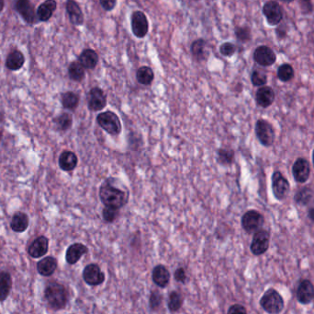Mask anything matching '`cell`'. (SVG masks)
<instances>
[{
	"label": "cell",
	"mask_w": 314,
	"mask_h": 314,
	"mask_svg": "<svg viewBox=\"0 0 314 314\" xmlns=\"http://www.w3.org/2000/svg\"><path fill=\"white\" fill-rule=\"evenodd\" d=\"M100 201L105 207L120 208L124 207L128 202V197L124 191L114 186L110 181H105L100 188Z\"/></svg>",
	"instance_id": "obj_1"
},
{
	"label": "cell",
	"mask_w": 314,
	"mask_h": 314,
	"mask_svg": "<svg viewBox=\"0 0 314 314\" xmlns=\"http://www.w3.org/2000/svg\"><path fill=\"white\" fill-rule=\"evenodd\" d=\"M44 299L51 309L59 310L67 305L68 294L62 284L51 282L44 290Z\"/></svg>",
	"instance_id": "obj_2"
},
{
	"label": "cell",
	"mask_w": 314,
	"mask_h": 314,
	"mask_svg": "<svg viewBox=\"0 0 314 314\" xmlns=\"http://www.w3.org/2000/svg\"><path fill=\"white\" fill-rule=\"evenodd\" d=\"M259 304L262 309L269 314L280 313L285 307L284 298L275 288H268L263 294Z\"/></svg>",
	"instance_id": "obj_3"
},
{
	"label": "cell",
	"mask_w": 314,
	"mask_h": 314,
	"mask_svg": "<svg viewBox=\"0 0 314 314\" xmlns=\"http://www.w3.org/2000/svg\"><path fill=\"white\" fill-rule=\"evenodd\" d=\"M97 122L100 128L111 136H118L121 132V122L115 112L108 111L97 116Z\"/></svg>",
	"instance_id": "obj_4"
},
{
	"label": "cell",
	"mask_w": 314,
	"mask_h": 314,
	"mask_svg": "<svg viewBox=\"0 0 314 314\" xmlns=\"http://www.w3.org/2000/svg\"><path fill=\"white\" fill-rule=\"evenodd\" d=\"M255 131H256V136L258 141L264 147L269 148L274 144L275 139H276V134H275V130L272 124L268 121L264 119L257 120Z\"/></svg>",
	"instance_id": "obj_5"
},
{
	"label": "cell",
	"mask_w": 314,
	"mask_h": 314,
	"mask_svg": "<svg viewBox=\"0 0 314 314\" xmlns=\"http://www.w3.org/2000/svg\"><path fill=\"white\" fill-rule=\"evenodd\" d=\"M242 227L248 234H253L258 229H262L265 223V218L257 210H248L243 215L241 219Z\"/></svg>",
	"instance_id": "obj_6"
},
{
	"label": "cell",
	"mask_w": 314,
	"mask_h": 314,
	"mask_svg": "<svg viewBox=\"0 0 314 314\" xmlns=\"http://www.w3.org/2000/svg\"><path fill=\"white\" fill-rule=\"evenodd\" d=\"M272 192L275 198L278 201H283L289 194L290 184L287 178L283 176L279 170H276L273 172L272 177Z\"/></svg>",
	"instance_id": "obj_7"
},
{
	"label": "cell",
	"mask_w": 314,
	"mask_h": 314,
	"mask_svg": "<svg viewBox=\"0 0 314 314\" xmlns=\"http://www.w3.org/2000/svg\"><path fill=\"white\" fill-rule=\"evenodd\" d=\"M270 233L267 229H258L254 233L250 249L254 256H260L267 253L269 248Z\"/></svg>",
	"instance_id": "obj_8"
},
{
	"label": "cell",
	"mask_w": 314,
	"mask_h": 314,
	"mask_svg": "<svg viewBox=\"0 0 314 314\" xmlns=\"http://www.w3.org/2000/svg\"><path fill=\"white\" fill-rule=\"evenodd\" d=\"M263 14L271 26H277L283 20V11L277 1H267L263 7Z\"/></svg>",
	"instance_id": "obj_9"
},
{
	"label": "cell",
	"mask_w": 314,
	"mask_h": 314,
	"mask_svg": "<svg viewBox=\"0 0 314 314\" xmlns=\"http://www.w3.org/2000/svg\"><path fill=\"white\" fill-rule=\"evenodd\" d=\"M131 30L137 38L145 37L149 31V22L142 11H134L131 15Z\"/></svg>",
	"instance_id": "obj_10"
},
{
	"label": "cell",
	"mask_w": 314,
	"mask_h": 314,
	"mask_svg": "<svg viewBox=\"0 0 314 314\" xmlns=\"http://www.w3.org/2000/svg\"><path fill=\"white\" fill-rule=\"evenodd\" d=\"M107 105V97L104 91L100 88L95 87L92 88L89 92L88 96V106L92 112H99L103 110Z\"/></svg>",
	"instance_id": "obj_11"
},
{
	"label": "cell",
	"mask_w": 314,
	"mask_h": 314,
	"mask_svg": "<svg viewBox=\"0 0 314 314\" xmlns=\"http://www.w3.org/2000/svg\"><path fill=\"white\" fill-rule=\"evenodd\" d=\"M292 174L295 181L298 183H305L310 175V165L305 158H298L292 166Z\"/></svg>",
	"instance_id": "obj_12"
},
{
	"label": "cell",
	"mask_w": 314,
	"mask_h": 314,
	"mask_svg": "<svg viewBox=\"0 0 314 314\" xmlns=\"http://www.w3.org/2000/svg\"><path fill=\"white\" fill-rule=\"evenodd\" d=\"M83 279L89 286H99L104 282L105 274L98 265L90 264L84 268Z\"/></svg>",
	"instance_id": "obj_13"
},
{
	"label": "cell",
	"mask_w": 314,
	"mask_h": 314,
	"mask_svg": "<svg viewBox=\"0 0 314 314\" xmlns=\"http://www.w3.org/2000/svg\"><path fill=\"white\" fill-rule=\"evenodd\" d=\"M254 59L257 64L262 67H270L276 63L277 55L270 47L261 45L256 49L254 53Z\"/></svg>",
	"instance_id": "obj_14"
},
{
	"label": "cell",
	"mask_w": 314,
	"mask_h": 314,
	"mask_svg": "<svg viewBox=\"0 0 314 314\" xmlns=\"http://www.w3.org/2000/svg\"><path fill=\"white\" fill-rule=\"evenodd\" d=\"M297 299L303 305L310 303L314 299V286L309 279H303L297 288Z\"/></svg>",
	"instance_id": "obj_15"
},
{
	"label": "cell",
	"mask_w": 314,
	"mask_h": 314,
	"mask_svg": "<svg viewBox=\"0 0 314 314\" xmlns=\"http://www.w3.org/2000/svg\"><path fill=\"white\" fill-rule=\"evenodd\" d=\"M275 91L271 87L262 86L256 93V101L257 105L262 108H267L271 106L275 101Z\"/></svg>",
	"instance_id": "obj_16"
},
{
	"label": "cell",
	"mask_w": 314,
	"mask_h": 314,
	"mask_svg": "<svg viewBox=\"0 0 314 314\" xmlns=\"http://www.w3.org/2000/svg\"><path fill=\"white\" fill-rule=\"evenodd\" d=\"M49 249V240L45 236H40L32 241L28 248V254L32 258H40L47 254Z\"/></svg>",
	"instance_id": "obj_17"
},
{
	"label": "cell",
	"mask_w": 314,
	"mask_h": 314,
	"mask_svg": "<svg viewBox=\"0 0 314 314\" xmlns=\"http://www.w3.org/2000/svg\"><path fill=\"white\" fill-rule=\"evenodd\" d=\"M16 10L22 19L27 22L32 24L35 21V11L31 0H17Z\"/></svg>",
	"instance_id": "obj_18"
},
{
	"label": "cell",
	"mask_w": 314,
	"mask_h": 314,
	"mask_svg": "<svg viewBox=\"0 0 314 314\" xmlns=\"http://www.w3.org/2000/svg\"><path fill=\"white\" fill-rule=\"evenodd\" d=\"M69 20L73 25L80 26L84 22V14L75 0H67L65 4Z\"/></svg>",
	"instance_id": "obj_19"
},
{
	"label": "cell",
	"mask_w": 314,
	"mask_h": 314,
	"mask_svg": "<svg viewBox=\"0 0 314 314\" xmlns=\"http://www.w3.org/2000/svg\"><path fill=\"white\" fill-rule=\"evenodd\" d=\"M88 247L82 243H73L70 245L65 254V260L67 264L73 266L81 259V257L88 253Z\"/></svg>",
	"instance_id": "obj_20"
},
{
	"label": "cell",
	"mask_w": 314,
	"mask_h": 314,
	"mask_svg": "<svg viewBox=\"0 0 314 314\" xmlns=\"http://www.w3.org/2000/svg\"><path fill=\"white\" fill-rule=\"evenodd\" d=\"M170 277L168 268L163 265H158L152 269V281L159 288H166L169 284Z\"/></svg>",
	"instance_id": "obj_21"
},
{
	"label": "cell",
	"mask_w": 314,
	"mask_h": 314,
	"mask_svg": "<svg viewBox=\"0 0 314 314\" xmlns=\"http://www.w3.org/2000/svg\"><path fill=\"white\" fill-rule=\"evenodd\" d=\"M56 268H57V260L52 256H47L41 261L38 262L37 264V270L39 272V274L43 277L52 276L56 270Z\"/></svg>",
	"instance_id": "obj_22"
},
{
	"label": "cell",
	"mask_w": 314,
	"mask_h": 314,
	"mask_svg": "<svg viewBox=\"0 0 314 314\" xmlns=\"http://www.w3.org/2000/svg\"><path fill=\"white\" fill-rule=\"evenodd\" d=\"M57 3L55 0H45L39 6L37 10V17L41 22H47L52 18L53 12L56 10Z\"/></svg>",
	"instance_id": "obj_23"
},
{
	"label": "cell",
	"mask_w": 314,
	"mask_h": 314,
	"mask_svg": "<svg viewBox=\"0 0 314 314\" xmlns=\"http://www.w3.org/2000/svg\"><path fill=\"white\" fill-rule=\"evenodd\" d=\"M77 157L72 151L65 150L62 152L59 157V166L64 171H71L74 170L77 165Z\"/></svg>",
	"instance_id": "obj_24"
},
{
	"label": "cell",
	"mask_w": 314,
	"mask_h": 314,
	"mask_svg": "<svg viewBox=\"0 0 314 314\" xmlns=\"http://www.w3.org/2000/svg\"><path fill=\"white\" fill-rule=\"evenodd\" d=\"M79 62L86 70H94L99 63V55L92 49H86L79 55Z\"/></svg>",
	"instance_id": "obj_25"
},
{
	"label": "cell",
	"mask_w": 314,
	"mask_h": 314,
	"mask_svg": "<svg viewBox=\"0 0 314 314\" xmlns=\"http://www.w3.org/2000/svg\"><path fill=\"white\" fill-rule=\"evenodd\" d=\"M24 63H25L24 54L21 53V51L15 50V51L11 52L9 54V56L7 57L6 67L10 70L16 71V70H21Z\"/></svg>",
	"instance_id": "obj_26"
},
{
	"label": "cell",
	"mask_w": 314,
	"mask_h": 314,
	"mask_svg": "<svg viewBox=\"0 0 314 314\" xmlns=\"http://www.w3.org/2000/svg\"><path fill=\"white\" fill-rule=\"evenodd\" d=\"M12 288V278L9 272H0V301H4L9 297Z\"/></svg>",
	"instance_id": "obj_27"
},
{
	"label": "cell",
	"mask_w": 314,
	"mask_h": 314,
	"mask_svg": "<svg viewBox=\"0 0 314 314\" xmlns=\"http://www.w3.org/2000/svg\"><path fill=\"white\" fill-rule=\"evenodd\" d=\"M11 229L15 232H24L29 227V218L25 213H17L13 216L11 223Z\"/></svg>",
	"instance_id": "obj_28"
},
{
	"label": "cell",
	"mask_w": 314,
	"mask_h": 314,
	"mask_svg": "<svg viewBox=\"0 0 314 314\" xmlns=\"http://www.w3.org/2000/svg\"><path fill=\"white\" fill-rule=\"evenodd\" d=\"M313 197V190L310 189L309 187H303L296 193V195L294 197V201L298 206L306 207L309 205V203L311 202Z\"/></svg>",
	"instance_id": "obj_29"
},
{
	"label": "cell",
	"mask_w": 314,
	"mask_h": 314,
	"mask_svg": "<svg viewBox=\"0 0 314 314\" xmlns=\"http://www.w3.org/2000/svg\"><path fill=\"white\" fill-rule=\"evenodd\" d=\"M137 81L142 84V85H150L154 79V74L151 68L149 67H141L137 70L136 73Z\"/></svg>",
	"instance_id": "obj_30"
},
{
	"label": "cell",
	"mask_w": 314,
	"mask_h": 314,
	"mask_svg": "<svg viewBox=\"0 0 314 314\" xmlns=\"http://www.w3.org/2000/svg\"><path fill=\"white\" fill-rule=\"evenodd\" d=\"M184 298L181 293L172 291L168 296V307L170 311L176 312L181 309L183 305Z\"/></svg>",
	"instance_id": "obj_31"
},
{
	"label": "cell",
	"mask_w": 314,
	"mask_h": 314,
	"mask_svg": "<svg viewBox=\"0 0 314 314\" xmlns=\"http://www.w3.org/2000/svg\"><path fill=\"white\" fill-rule=\"evenodd\" d=\"M217 161L222 166H229L234 161L233 150L228 149H220L217 151Z\"/></svg>",
	"instance_id": "obj_32"
},
{
	"label": "cell",
	"mask_w": 314,
	"mask_h": 314,
	"mask_svg": "<svg viewBox=\"0 0 314 314\" xmlns=\"http://www.w3.org/2000/svg\"><path fill=\"white\" fill-rule=\"evenodd\" d=\"M84 67L80 62H72L69 65L68 74L71 80L73 81H81L85 78Z\"/></svg>",
	"instance_id": "obj_33"
},
{
	"label": "cell",
	"mask_w": 314,
	"mask_h": 314,
	"mask_svg": "<svg viewBox=\"0 0 314 314\" xmlns=\"http://www.w3.org/2000/svg\"><path fill=\"white\" fill-rule=\"evenodd\" d=\"M79 96L73 91L64 92L62 95V104L63 108L68 110H74L78 106Z\"/></svg>",
	"instance_id": "obj_34"
},
{
	"label": "cell",
	"mask_w": 314,
	"mask_h": 314,
	"mask_svg": "<svg viewBox=\"0 0 314 314\" xmlns=\"http://www.w3.org/2000/svg\"><path fill=\"white\" fill-rule=\"evenodd\" d=\"M54 123L61 131H67L73 124V117L70 113L64 112L54 119Z\"/></svg>",
	"instance_id": "obj_35"
},
{
	"label": "cell",
	"mask_w": 314,
	"mask_h": 314,
	"mask_svg": "<svg viewBox=\"0 0 314 314\" xmlns=\"http://www.w3.org/2000/svg\"><path fill=\"white\" fill-rule=\"evenodd\" d=\"M294 70L292 66L289 64H283L278 68V80L282 82H288L293 79Z\"/></svg>",
	"instance_id": "obj_36"
},
{
	"label": "cell",
	"mask_w": 314,
	"mask_h": 314,
	"mask_svg": "<svg viewBox=\"0 0 314 314\" xmlns=\"http://www.w3.org/2000/svg\"><path fill=\"white\" fill-rule=\"evenodd\" d=\"M205 45L206 42L203 39H198L194 41L191 45V53L195 58L202 60L205 56Z\"/></svg>",
	"instance_id": "obj_37"
},
{
	"label": "cell",
	"mask_w": 314,
	"mask_h": 314,
	"mask_svg": "<svg viewBox=\"0 0 314 314\" xmlns=\"http://www.w3.org/2000/svg\"><path fill=\"white\" fill-rule=\"evenodd\" d=\"M119 210H120L119 208L105 207L103 212H102V216H103L105 222H107V223L114 222L120 215Z\"/></svg>",
	"instance_id": "obj_38"
},
{
	"label": "cell",
	"mask_w": 314,
	"mask_h": 314,
	"mask_svg": "<svg viewBox=\"0 0 314 314\" xmlns=\"http://www.w3.org/2000/svg\"><path fill=\"white\" fill-rule=\"evenodd\" d=\"M252 84L256 87H262L267 84V75L262 73L260 71L255 70L251 75Z\"/></svg>",
	"instance_id": "obj_39"
},
{
	"label": "cell",
	"mask_w": 314,
	"mask_h": 314,
	"mask_svg": "<svg viewBox=\"0 0 314 314\" xmlns=\"http://www.w3.org/2000/svg\"><path fill=\"white\" fill-rule=\"evenodd\" d=\"M236 35L240 42L246 43L251 39V31L247 27H238L236 29Z\"/></svg>",
	"instance_id": "obj_40"
},
{
	"label": "cell",
	"mask_w": 314,
	"mask_h": 314,
	"mask_svg": "<svg viewBox=\"0 0 314 314\" xmlns=\"http://www.w3.org/2000/svg\"><path fill=\"white\" fill-rule=\"evenodd\" d=\"M162 296L160 293H158V291H152L151 296H150V300H149L151 309H153V310L158 309L162 303Z\"/></svg>",
	"instance_id": "obj_41"
},
{
	"label": "cell",
	"mask_w": 314,
	"mask_h": 314,
	"mask_svg": "<svg viewBox=\"0 0 314 314\" xmlns=\"http://www.w3.org/2000/svg\"><path fill=\"white\" fill-rule=\"evenodd\" d=\"M236 47L233 43H224L220 45V52L223 56H231L236 53Z\"/></svg>",
	"instance_id": "obj_42"
},
{
	"label": "cell",
	"mask_w": 314,
	"mask_h": 314,
	"mask_svg": "<svg viewBox=\"0 0 314 314\" xmlns=\"http://www.w3.org/2000/svg\"><path fill=\"white\" fill-rule=\"evenodd\" d=\"M299 5L301 9V12L303 14H309L313 11V6L311 0H299Z\"/></svg>",
	"instance_id": "obj_43"
},
{
	"label": "cell",
	"mask_w": 314,
	"mask_h": 314,
	"mask_svg": "<svg viewBox=\"0 0 314 314\" xmlns=\"http://www.w3.org/2000/svg\"><path fill=\"white\" fill-rule=\"evenodd\" d=\"M174 277H175L176 281L179 283H186V280H187V274H186V271H185L183 267L178 268L174 274Z\"/></svg>",
	"instance_id": "obj_44"
},
{
	"label": "cell",
	"mask_w": 314,
	"mask_h": 314,
	"mask_svg": "<svg viewBox=\"0 0 314 314\" xmlns=\"http://www.w3.org/2000/svg\"><path fill=\"white\" fill-rule=\"evenodd\" d=\"M227 312L229 314H246L247 313V309H246V308L243 306V305H240V304H234V305H231V306H230Z\"/></svg>",
	"instance_id": "obj_45"
},
{
	"label": "cell",
	"mask_w": 314,
	"mask_h": 314,
	"mask_svg": "<svg viewBox=\"0 0 314 314\" xmlns=\"http://www.w3.org/2000/svg\"><path fill=\"white\" fill-rule=\"evenodd\" d=\"M100 4L106 11H112L116 7L117 0H100Z\"/></svg>",
	"instance_id": "obj_46"
},
{
	"label": "cell",
	"mask_w": 314,
	"mask_h": 314,
	"mask_svg": "<svg viewBox=\"0 0 314 314\" xmlns=\"http://www.w3.org/2000/svg\"><path fill=\"white\" fill-rule=\"evenodd\" d=\"M308 218H309L310 221L314 222V207L309 208V210H308Z\"/></svg>",
	"instance_id": "obj_47"
},
{
	"label": "cell",
	"mask_w": 314,
	"mask_h": 314,
	"mask_svg": "<svg viewBox=\"0 0 314 314\" xmlns=\"http://www.w3.org/2000/svg\"><path fill=\"white\" fill-rule=\"evenodd\" d=\"M4 5H5L4 0H0V12L3 11V9H4Z\"/></svg>",
	"instance_id": "obj_48"
},
{
	"label": "cell",
	"mask_w": 314,
	"mask_h": 314,
	"mask_svg": "<svg viewBox=\"0 0 314 314\" xmlns=\"http://www.w3.org/2000/svg\"><path fill=\"white\" fill-rule=\"evenodd\" d=\"M3 119H4V116H3V113H2V112H0V122L3 121Z\"/></svg>",
	"instance_id": "obj_49"
},
{
	"label": "cell",
	"mask_w": 314,
	"mask_h": 314,
	"mask_svg": "<svg viewBox=\"0 0 314 314\" xmlns=\"http://www.w3.org/2000/svg\"><path fill=\"white\" fill-rule=\"evenodd\" d=\"M280 1H282V2H286V3H290V2H292L294 0H280Z\"/></svg>",
	"instance_id": "obj_50"
},
{
	"label": "cell",
	"mask_w": 314,
	"mask_h": 314,
	"mask_svg": "<svg viewBox=\"0 0 314 314\" xmlns=\"http://www.w3.org/2000/svg\"><path fill=\"white\" fill-rule=\"evenodd\" d=\"M2 136H3V130L0 129V141H1V139H2Z\"/></svg>",
	"instance_id": "obj_51"
},
{
	"label": "cell",
	"mask_w": 314,
	"mask_h": 314,
	"mask_svg": "<svg viewBox=\"0 0 314 314\" xmlns=\"http://www.w3.org/2000/svg\"><path fill=\"white\" fill-rule=\"evenodd\" d=\"M312 163H313V166H314V149H313V152H312Z\"/></svg>",
	"instance_id": "obj_52"
}]
</instances>
